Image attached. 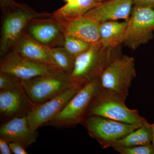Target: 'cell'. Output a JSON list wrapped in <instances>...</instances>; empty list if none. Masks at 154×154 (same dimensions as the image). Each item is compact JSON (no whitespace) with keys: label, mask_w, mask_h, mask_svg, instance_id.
Segmentation results:
<instances>
[{"label":"cell","mask_w":154,"mask_h":154,"mask_svg":"<svg viewBox=\"0 0 154 154\" xmlns=\"http://www.w3.org/2000/svg\"><path fill=\"white\" fill-rule=\"evenodd\" d=\"M36 105L22 87L0 90V116L1 119L5 122L15 117L27 116Z\"/></svg>","instance_id":"cell-12"},{"label":"cell","mask_w":154,"mask_h":154,"mask_svg":"<svg viewBox=\"0 0 154 154\" xmlns=\"http://www.w3.org/2000/svg\"><path fill=\"white\" fill-rule=\"evenodd\" d=\"M151 124L145 119L139 128L135 130L126 136L113 143L111 147H131L146 145L151 144Z\"/></svg>","instance_id":"cell-18"},{"label":"cell","mask_w":154,"mask_h":154,"mask_svg":"<svg viewBox=\"0 0 154 154\" xmlns=\"http://www.w3.org/2000/svg\"><path fill=\"white\" fill-rule=\"evenodd\" d=\"M82 124L90 136L96 140L103 149L111 147L113 143L142 125L128 124L97 116H88Z\"/></svg>","instance_id":"cell-7"},{"label":"cell","mask_w":154,"mask_h":154,"mask_svg":"<svg viewBox=\"0 0 154 154\" xmlns=\"http://www.w3.org/2000/svg\"><path fill=\"white\" fill-rule=\"evenodd\" d=\"M50 49L51 48L33 40L26 33L13 46L11 51L25 58L46 65L56 69L51 57Z\"/></svg>","instance_id":"cell-16"},{"label":"cell","mask_w":154,"mask_h":154,"mask_svg":"<svg viewBox=\"0 0 154 154\" xmlns=\"http://www.w3.org/2000/svg\"><path fill=\"white\" fill-rule=\"evenodd\" d=\"M154 31V8L134 6L128 19L125 44L136 49L151 39Z\"/></svg>","instance_id":"cell-8"},{"label":"cell","mask_w":154,"mask_h":154,"mask_svg":"<svg viewBox=\"0 0 154 154\" xmlns=\"http://www.w3.org/2000/svg\"><path fill=\"white\" fill-rule=\"evenodd\" d=\"M59 21L63 26L65 35L74 36L91 44L100 42L99 22L85 16Z\"/></svg>","instance_id":"cell-15"},{"label":"cell","mask_w":154,"mask_h":154,"mask_svg":"<svg viewBox=\"0 0 154 154\" xmlns=\"http://www.w3.org/2000/svg\"><path fill=\"white\" fill-rule=\"evenodd\" d=\"M37 130L31 129L27 116L17 117L5 122L0 128V137L9 143H17L27 148L36 141Z\"/></svg>","instance_id":"cell-14"},{"label":"cell","mask_w":154,"mask_h":154,"mask_svg":"<svg viewBox=\"0 0 154 154\" xmlns=\"http://www.w3.org/2000/svg\"><path fill=\"white\" fill-rule=\"evenodd\" d=\"M82 87L71 86L52 99L36 105L27 116L31 129L37 130L38 128L52 120L63 110L70 100Z\"/></svg>","instance_id":"cell-9"},{"label":"cell","mask_w":154,"mask_h":154,"mask_svg":"<svg viewBox=\"0 0 154 154\" xmlns=\"http://www.w3.org/2000/svg\"><path fill=\"white\" fill-rule=\"evenodd\" d=\"M134 5L150 7L154 8V0H133Z\"/></svg>","instance_id":"cell-27"},{"label":"cell","mask_w":154,"mask_h":154,"mask_svg":"<svg viewBox=\"0 0 154 154\" xmlns=\"http://www.w3.org/2000/svg\"><path fill=\"white\" fill-rule=\"evenodd\" d=\"M116 48H106L100 42L91 45L75 59L70 75L72 86L82 87L101 74L112 60L120 55Z\"/></svg>","instance_id":"cell-1"},{"label":"cell","mask_w":154,"mask_h":154,"mask_svg":"<svg viewBox=\"0 0 154 154\" xmlns=\"http://www.w3.org/2000/svg\"><path fill=\"white\" fill-rule=\"evenodd\" d=\"M136 76L134 58L120 54L107 65L99 75L101 90L126 100L133 80Z\"/></svg>","instance_id":"cell-3"},{"label":"cell","mask_w":154,"mask_h":154,"mask_svg":"<svg viewBox=\"0 0 154 154\" xmlns=\"http://www.w3.org/2000/svg\"><path fill=\"white\" fill-rule=\"evenodd\" d=\"M17 5L14 0H0V5L3 13L13 8Z\"/></svg>","instance_id":"cell-25"},{"label":"cell","mask_w":154,"mask_h":154,"mask_svg":"<svg viewBox=\"0 0 154 154\" xmlns=\"http://www.w3.org/2000/svg\"><path fill=\"white\" fill-rule=\"evenodd\" d=\"M4 14L1 30L0 55L4 56L26 33L32 20L52 17L53 14L38 13L25 5L17 4Z\"/></svg>","instance_id":"cell-2"},{"label":"cell","mask_w":154,"mask_h":154,"mask_svg":"<svg viewBox=\"0 0 154 154\" xmlns=\"http://www.w3.org/2000/svg\"><path fill=\"white\" fill-rule=\"evenodd\" d=\"M22 87V81L18 77L0 72V90H11Z\"/></svg>","instance_id":"cell-22"},{"label":"cell","mask_w":154,"mask_h":154,"mask_svg":"<svg viewBox=\"0 0 154 154\" xmlns=\"http://www.w3.org/2000/svg\"><path fill=\"white\" fill-rule=\"evenodd\" d=\"M66 2H67L68 4H72L74 3L76 0H65Z\"/></svg>","instance_id":"cell-29"},{"label":"cell","mask_w":154,"mask_h":154,"mask_svg":"<svg viewBox=\"0 0 154 154\" xmlns=\"http://www.w3.org/2000/svg\"><path fill=\"white\" fill-rule=\"evenodd\" d=\"M125 101L119 96L100 90L90 105L86 116H97L128 124H142L145 119L137 110L127 107Z\"/></svg>","instance_id":"cell-6"},{"label":"cell","mask_w":154,"mask_h":154,"mask_svg":"<svg viewBox=\"0 0 154 154\" xmlns=\"http://www.w3.org/2000/svg\"><path fill=\"white\" fill-rule=\"evenodd\" d=\"M100 90L99 76L83 86L63 110L45 125L60 127L82 124L90 105Z\"/></svg>","instance_id":"cell-4"},{"label":"cell","mask_w":154,"mask_h":154,"mask_svg":"<svg viewBox=\"0 0 154 154\" xmlns=\"http://www.w3.org/2000/svg\"><path fill=\"white\" fill-rule=\"evenodd\" d=\"M113 149L121 154H154V149L152 143L131 147H118Z\"/></svg>","instance_id":"cell-23"},{"label":"cell","mask_w":154,"mask_h":154,"mask_svg":"<svg viewBox=\"0 0 154 154\" xmlns=\"http://www.w3.org/2000/svg\"><path fill=\"white\" fill-rule=\"evenodd\" d=\"M97 2L99 3L101 2H104V1H106V0H96Z\"/></svg>","instance_id":"cell-30"},{"label":"cell","mask_w":154,"mask_h":154,"mask_svg":"<svg viewBox=\"0 0 154 154\" xmlns=\"http://www.w3.org/2000/svg\"><path fill=\"white\" fill-rule=\"evenodd\" d=\"M133 5V0H106L98 3L84 16L100 23L121 19L128 20Z\"/></svg>","instance_id":"cell-13"},{"label":"cell","mask_w":154,"mask_h":154,"mask_svg":"<svg viewBox=\"0 0 154 154\" xmlns=\"http://www.w3.org/2000/svg\"><path fill=\"white\" fill-rule=\"evenodd\" d=\"M26 34L38 43L50 48L62 46L65 36L61 23L53 17L32 20L28 25Z\"/></svg>","instance_id":"cell-10"},{"label":"cell","mask_w":154,"mask_h":154,"mask_svg":"<svg viewBox=\"0 0 154 154\" xmlns=\"http://www.w3.org/2000/svg\"><path fill=\"white\" fill-rule=\"evenodd\" d=\"M54 69L46 65L25 58L13 51L2 57L0 63V72L13 75L21 80L29 79Z\"/></svg>","instance_id":"cell-11"},{"label":"cell","mask_w":154,"mask_h":154,"mask_svg":"<svg viewBox=\"0 0 154 154\" xmlns=\"http://www.w3.org/2000/svg\"><path fill=\"white\" fill-rule=\"evenodd\" d=\"M21 81L27 96L36 105L48 101L72 86L69 75L55 69Z\"/></svg>","instance_id":"cell-5"},{"label":"cell","mask_w":154,"mask_h":154,"mask_svg":"<svg viewBox=\"0 0 154 154\" xmlns=\"http://www.w3.org/2000/svg\"><path fill=\"white\" fill-rule=\"evenodd\" d=\"M151 127L152 144L154 149V122L153 124H151Z\"/></svg>","instance_id":"cell-28"},{"label":"cell","mask_w":154,"mask_h":154,"mask_svg":"<svg viewBox=\"0 0 154 154\" xmlns=\"http://www.w3.org/2000/svg\"><path fill=\"white\" fill-rule=\"evenodd\" d=\"M51 57L56 70L70 75L73 69L75 59L63 46L51 48Z\"/></svg>","instance_id":"cell-20"},{"label":"cell","mask_w":154,"mask_h":154,"mask_svg":"<svg viewBox=\"0 0 154 154\" xmlns=\"http://www.w3.org/2000/svg\"><path fill=\"white\" fill-rule=\"evenodd\" d=\"M96 0H76L55 11L52 17L59 21L69 20L84 16L98 4Z\"/></svg>","instance_id":"cell-19"},{"label":"cell","mask_w":154,"mask_h":154,"mask_svg":"<svg viewBox=\"0 0 154 154\" xmlns=\"http://www.w3.org/2000/svg\"><path fill=\"white\" fill-rule=\"evenodd\" d=\"M128 24V20L122 22L111 21L100 23V43L106 48H117L125 41Z\"/></svg>","instance_id":"cell-17"},{"label":"cell","mask_w":154,"mask_h":154,"mask_svg":"<svg viewBox=\"0 0 154 154\" xmlns=\"http://www.w3.org/2000/svg\"><path fill=\"white\" fill-rule=\"evenodd\" d=\"M91 45L79 38L65 35L63 42L62 46L75 59L78 56L87 50Z\"/></svg>","instance_id":"cell-21"},{"label":"cell","mask_w":154,"mask_h":154,"mask_svg":"<svg viewBox=\"0 0 154 154\" xmlns=\"http://www.w3.org/2000/svg\"><path fill=\"white\" fill-rule=\"evenodd\" d=\"M9 146L12 153L15 154H27L25 148L20 144L17 143H9Z\"/></svg>","instance_id":"cell-24"},{"label":"cell","mask_w":154,"mask_h":154,"mask_svg":"<svg viewBox=\"0 0 154 154\" xmlns=\"http://www.w3.org/2000/svg\"><path fill=\"white\" fill-rule=\"evenodd\" d=\"M0 153L1 154L13 153L10 149L8 142L2 137H0Z\"/></svg>","instance_id":"cell-26"}]
</instances>
